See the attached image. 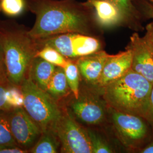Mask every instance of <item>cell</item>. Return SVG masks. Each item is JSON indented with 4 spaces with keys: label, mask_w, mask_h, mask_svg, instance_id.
<instances>
[{
    "label": "cell",
    "mask_w": 153,
    "mask_h": 153,
    "mask_svg": "<svg viewBox=\"0 0 153 153\" xmlns=\"http://www.w3.org/2000/svg\"><path fill=\"white\" fill-rule=\"evenodd\" d=\"M35 22L28 34L35 40L66 33L90 35L95 23L91 6L75 0H34ZM97 24V23H96Z\"/></svg>",
    "instance_id": "obj_1"
},
{
    "label": "cell",
    "mask_w": 153,
    "mask_h": 153,
    "mask_svg": "<svg viewBox=\"0 0 153 153\" xmlns=\"http://www.w3.org/2000/svg\"><path fill=\"white\" fill-rule=\"evenodd\" d=\"M153 84L142 75L130 70L100 91L111 109L147 120Z\"/></svg>",
    "instance_id": "obj_2"
},
{
    "label": "cell",
    "mask_w": 153,
    "mask_h": 153,
    "mask_svg": "<svg viewBox=\"0 0 153 153\" xmlns=\"http://www.w3.org/2000/svg\"><path fill=\"white\" fill-rule=\"evenodd\" d=\"M0 39L7 80L11 85L21 86L28 78L38 50L36 40L22 31L0 33Z\"/></svg>",
    "instance_id": "obj_3"
},
{
    "label": "cell",
    "mask_w": 153,
    "mask_h": 153,
    "mask_svg": "<svg viewBox=\"0 0 153 153\" xmlns=\"http://www.w3.org/2000/svg\"><path fill=\"white\" fill-rule=\"evenodd\" d=\"M21 88L24 95L23 108L28 114L42 132L53 131L62 112L57 101L28 78Z\"/></svg>",
    "instance_id": "obj_4"
},
{
    "label": "cell",
    "mask_w": 153,
    "mask_h": 153,
    "mask_svg": "<svg viewBox=\"0 0 153 153\" xmlns=\"http://www.w3.org/2000/svg\"><path fill=\"white\" fill-rule=\"evenodd\" d=\"M38 46L47 45L57 49L69 59H77L100 50L98 39L81 33H66L35 40Z\"/></svg>",
    "instance_id": "obj_5"
},
{
    "label": "cell",
    "mask_w": 153,
    "mask_h": 153,
    "mask_svg": "<svg viewBox=\"0 0 153 153\" xmlns=\"http://www.w3.org/2000/svg\"><path fill=\"white\" fill-rule=\"evenodd\" d=\"M53 131L59 139L61 152L93 153L88 131L82 128L68 111H62Z\"/></svg>",
    "instance_id": "obj_6"
},
{
    "label": "cell",
    "mask_w": 153,
    "mask_h": 153,
    "mask_svg": "<svg viewBox=\"0 0 153 153\" xmlns=\"http://www.w3.org/2000/svg\"><path fill=\"white\" fill-rule=\"evenodd\" d=\"M112 110L113 124L121 141L127 147L137 148L148 135L144 119L137 115Z\"/></svg>",
    "instance_id": "obj_7"
},
{
    "label": "cell",
    "mask_w": 153,
    "mask_h": 153,
    "mask_svg": "<svg viewBox=\"0 0 153 153\" xmlns=\"http://www.w3.org/2000/svg\"><path fill=\"white\" fill-rule=\"evenodd\" d=\"M9 120L11 133L18 145L29 150L38 141L42 129L23 107L9 111Z\"/></svg>",
    "instance_id": "obj_8"
},
{
    "label": "cell",
    "mask_w": 153,
    "mask_h": 153,
    "mask_svg": "<svg viewBox=\"0 0 153 153\" xmlns=\"http://www.w3.org/2000/svg\"><path fill=\"white\" fill-rule=\"evenodd\" d=\"M71 108L76 117L87 125L96 126L104 120V106L93 94H79V98L71 102Z\"/></svg>",
    "instance_id": "obj_9"
},
{
    "label": "cell",
    "mask_w": 153,
    "mask_h": 153,
    "mask_svg": "<svg viewBox=\"0 0 153 153\" xmlns=\"http://www.w3.org/2000/svg\"><path fill=\"white\" fill-rule=\"evenodd\" d=\"M128 47L132 54L131 70L153 84V57L144 38L138 33H134L130 38Z\"/></svg>",
    "instance_id": "obj_10"
},
{
    "label": "cell",
    "mask_w": 153,
    "mask_h": 153,
    "mask_svg": "<svg viewBox=\"0 0 153 153\" xmlns=\"http://www.w3.org/2000/svg\"><path fill=\"white\" fill-rule=\"evenodd\" d=\"M132 54L127 47L125 51L109 55L104 65L102 75L95 86L100 90L111 82L125 75L131 69Z\"/></svg>",
    "instance_id": "obj_11"
},
{
    "label": "cell",
    "mask_w": 153,
    "mask_h": 153,
    "mask_svg": "<svg viewBox=\"0 0 153 153\" xmlns=\"http://www.w3.org/2000/svg\"><path fill=\"white\" fill-rule=\"evenodd\" d=\"M109 55L100 50L77 59L76 62L80 76L88 83L95 86L97 85Z\"/></svg>",
    "instance_id": "obj_12"
},
{
    "label": "cell",
    "mask_w": 153,
    "mask_h": 153,
    "mask_svg": "<svg viewBox=\"0 0 153 153\" xmlns=\"http://www.w3.org/2000/svg\"><path fill=\"white\" fill-rule=\"evenodd\" d=\"M93 8L97 25L103 28H110L126 23L120 10L107 0H86Z\"/></svg>",
    "instance_id": "obj_13"
},
{
    "label": "cell",
    "mask_w": 153,
    "mask_h": 153,
    "mask_svg": "<svg viewBox=\"0 0 153 153\" xmlns=\"http://www.w3.org/2000/svg\"><path fill=\"white\" fill-rule=\"evenodd\" d=\"M56 67L43 59L35 56L30 67L28 78L46 91Z\"/></svg>",
    "instance_id": "obj_14"
},
{
    "label": "cell",
    "mask_w": 153,
    "mask_h": 153,
    "mask_svg": "<svg viewBox=\"0 0 153 153\" xmlns=\"http://www.w3.org/2000/svg\"><path fill=\"white\" fill-rule=\"evenodd\" d=\"M70 91L64 68L57 66L46 91L57 102L67 96Z\"/></svg>",
    "instance_id": "obj_15"
},
{
    "label": "cell",
    "mask_w": 153,
    "mask_h": 153,
    "mask_svg": "<svg viewBox=\"0 0 153 153\" xmlns=\"http://www.w3.org/2000/svg\"><path fill=\"white\" fill-rule=\"evenodd\" d=\"M60 145L58 138L53 131H43L38 141L29 149V153H56Z\"/></svg>",
    "instance_id": "obj_16"
},
{
    "label": "cell",
    "mask_w": 153,
    "mask_h": 153,
    "mask_svg": "<svg viewBox=\"0 0 153 153\" xmlns=\"http://www.w3.org/2000/svg\"><path fill=\"white\" fill-rule=\"evenodd\" d=\"M120 10L126 20V23L132 26L138 27L140 20V13L133 3V0H107Z\"/></svg>",
    "instance_id": "obj_17"
},
{
    "label": "cell",
    "mask_w": 153,
    "mask_h": 153,
    "mask_svg": "<svg viewBox=\"0 0 153 153\" xmlns=\"http://www.w3.org/2000/svg\"><path fill=\"white\" fill-rule=\"evenodd\" d=\"M35 56L40 57L56 66L62 68L65 67L69 60L64 56L57 49L47 45L38 46V50Z\"/></svg>",
    "instance_id": "obj_18"
},
{
    "label": "cell",
    "mask_w": 153,
    "mask_h": 153,
    "mask_svg": "<svg viewBox=\"0 0 153 153\" xmlns=\"http://www.w3.org/2000/svg\"><path fill=\"white\" fill-rule=\"evenodd\" d=\"M66 80L74 98L78 99L79 96L80 73L76 62L69 59L64 68Z\"/></svg>",
    "instance_id": "obj_19"
},
{
    "label": "cell",
    "mask_w": 153,
    "mask_h": 153,
    "mask_svg": "<svg viewBox=\"0 0 153 153\" xmlns=\"http://www.w3.org/2000/svg\"><path fill=\"white\" fill-rule=\"evenodd\" d=\"M7 146L18 145L11 133L9 111H0V148Z\"/></svg>",
    "instance_id": "obj_20"
},
{
    "label": "cell",
    "mask_w": 153,
    "mask_h": 153,
    "mask_svg": "<svg viewBox=\"0 0 153 153\" xmlns=\"http://www.w3.org/2000/svg\"><path fill=\"white\" fill-rule=\"evenodd\" d=\"M6 99L11 109L23 107L24 95L21 86L10 84L6 92Z\"/></svg>",
    "instance_id": "obj_21"
},
{
    "label": "cell",
    "mask_w": 153,
    "mask_h": 153,
    "mask_svg": "<svg viewBox=\"0 0 153 153\" xmlns=\"http://www.w3.org/2000/svg\"><path fill=\"white\" fill-rule=\"evenodd\" d=\"M25 8V0H1L0 9L8 16H18Z\"/></svg>",
    "instance_id": "obj_22"
},
{
    "label": "cell",
    "mask_w": 153,
    "mask_h": 153,
    "mask_svg": "<svg viewBox=\"0 0 153 153\" xmlns=\"http://www.w3.org/2000/svg\"><path fill=\"white\" fill-rule=\"evenodd\" d=\"M93 153H112L113 150L104 140L95 132L88 130Z\"/></svg>",
    "instance_id": "obj_23"
},
{
    "label": "cell",
    "mask_w": 153,
    "mask_h": 153,
    "mask_svg": "<svg viewBox=\"0 0 153 153\" xmlns=\"http://www.w3.org/2000/svg\"><path fill=\"white\" fill-rule=\"evenodd\" d=\"M10 85L8 81L0 82V111L11 110L7 104L6 99V92Z\"/></svg>",
    "instance_id": "obj_24"
},
{
    "label": "cell",
    "mask_w": 153,
    "mask_h": 153,
    "mask_svg": "<svg viewBox=\"0 0 153 153\" xmlns=\"http://www.w3.org/2000/svg\"><path fill=\"white\" fill-rule=\"evenodd\" d=\"M143 38L153 57V21L146 26V33Z\"/></svg>",
    "instance_id": "obj_25"
},
{
    "label": "cell",
    "mask_w": 153,
    "mask_h": 153,
    "mask_svg": "<svg viewBox=\"0 0 153 153\" xmlns=\"http://www.w3.org/2000/svg\"><path fill=\"white\" fill-rule=\"evenodd\" d=\"M141 8L142 13L148 18L153 19V4L147 0L141 1Z\"/></svg>",
    "instance_id": "obj_26"
},
{
    "label": "cell",
    "mask_w": 153,
    "mask_h": 153,
    "mask_svg": "<svg viewBox=\"0 0 153 153\" xmlns=\"http://www.w3.org/2000/svg\"><path fill=\"white\" fill-rule=\"evenodd\" d=\"M29 153L28 150L20 148L18 146H7L0 148V153Z\"/></svg>",
    "instance_id": "obj_27"
},
{
    "label": "cell",
    "mask_w": 153,
    "mask_h": 153,
    "mask_svg": "<svg viewBox=\"0 0 153 153\" xmlns=\"http://www.w3.org/2000/svg\"><path fill=\"white\" fill-rule=\"evenodd\" d=\"M146 121L150 123L153 130V86L151 94H150V97L149 108V112H148V119Z\"/></svg>",
    "instance_id": "obj_28"
},
{
    "label": "cell",
    "mask_w": 153,
    "mask_h": 153,
    "mask_svg": "<svg viewBox=\"0 0 153 153\" xmlns=\"http://www.w3.org/2000/svg\"><path fill=\"white\" fill-rule=\"evenodd\" d=\"M140 153H153V142L149 143L145 148L141 149Z\"/></svg>",
    "instance_id": "obj_29"
},
{
    "label": "cell",
    "mask_w": 153,
    "mask_h": 153,
    "mask_svg": "<svg viewBox=\"0 0 153 153\" xmlns=\"http://www.w3.org/2000/svg\"><path fill=\"white\" fill-rule=\"evenodd\" d=\"M7 80L6 74L5 66H0V82H5Z\"/></svg>",
    "instance_id": "obj_30"
},
{
    "label": "cell",
    "mask_w": 153,
    "mask_h": 153,
    "mask_svg": "<svg viewBox=\"0 0 153 153\" xmlns=\"http://www.w3.org/2000/svg\"><path fill=\"white\" fill-rule=\"evenodd\" d=\"M0 66H5L4 52H3L2 43L1 42V39H0Z\"/></svg>",
    "instance_id": "obj_31"
},
{
    "label": "cell",
    "mask_w": 153,
    "mask_h": 153,
    "mask_svg": "<svg viewBox=\"0 0 153 153\" xmlns=\"http://www.w3.org/2000/svg\"><path fill=\"white\" fill-rule=\"evenodd\" d=\"M149 2H150V3H152V4H153V0H148Z\"/></svg>",
    "instance_id": "obj_32"
}]
</instances>
